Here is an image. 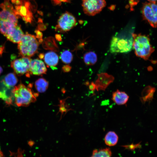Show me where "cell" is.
Listing matches in <instances>:
<instances>
[{
	"label": "cell",
	"mask_w": 157,
	"mask_h": 157,
	"mask_svg": "<svg viewBox=\"0 0 157 157\" xmlns=\"http://www.w3.org/2000/svg\"><path fill=\"white\" fill-rule=\"evenodd\" d=\"M30 71L31 74L40 75L46 74L47 69L44 63L42 60L36 59L31 60Z\"/></svg>",
	"instance_id": "cell-12"
},
{
	"label": "cell",
	"mask_w": 157,
	"mask_h": 157,
	"mask_svg": "<svg viewBox=\"0 0 157 157\" xmlns=\"http://www.w3.org/2000/svg\"><path fill=\"white\" fill-rule=\"evenodd\" d=\"M17 25L8 20L0 19V32L5 35L9 29Z\"/></svg>",
	"instance_id": "cell-20"
},
{
	"label": "cell",
	"mask_w": 157,
	"mask_h": 157,
	"mask_svg": "<svg viewBox=\"0 0 157 157\" xmlns=\"http://www.w3.org/2000/svg\"><path fill=\"white\" fill-rule=\"evenodd\" d=\"M150 2H156L157 0H147Z\"/></svg>",
	"instance_id": "cell-26"
},
{
	"label": "cell",
	"mask_w": 157,
	"mask_h": 157,
	"mask_svg": "<svg viewBox=\"0 0 157 157\" xmlns=\"http://www.w3.org/2000/svg\"><path fill=\"white\" fill-rule=\"evenodd\" d=\"M53 3L57 5L60 4L62 2H68L69 1V0H52Z\"/></svg>",
	"instance_id": "cell-23"
},
{
	"label": "cell",
	"mask_w": 157,
	"mask_h": 157,
	"mask_svg": "<svg viewBox=\"0 0 157 157\" xmlns=\"http://www.w3.org/2000/svg\"><path fill=\"white\" fill-rule=\"evenodd\" d=\"M18 80L16 75L14 73L8 74L2 79V82L6 87L12 88L17 83Z\"/></svg>",
	"instance_id": "cell-15"
},
{
	"label": "cell",
	"mask_w": 157,
	"mask_h": 157,
	"mask_svg": "<svg viewBox=\"0 0 157 157\" xmlns=\"http://www.w3.org/2000/svg\"><path fill=\"white\" fill-rule=\"evenodd\" d=\"M15 9L13 10L4 8L0 11V19L3 20H8L10 15L14 12Z\"/></svg>",
	"instance_id": "cell-22"
},
{
	"label": "cell",
	"mask_w": 157,
	"mask_h": 157,
	"mask_svg": "<svg viewBox=\"0 0 157 157\" xmlns=\"http://www.w3.org/2000/svg\"><path fill=\"white\" fill-rule=\"evenodd\" d=\"M83 60L86 65H93L97 61V55L94 52L90 51L87 52L84 55Z\"/></svg>",
	"instance_id": "cell-18"
},
{
	"label": "cell",
	"mask_w": 157,
	"mask_h": 157,
	"mask_svg": "<svg viewBox=\"0 0 157 157\" xmlns=\"http://www.w3.org/2000/svg\"><path fill=\"white\" fill-rule=\"evenodd\" d=\"M0 157H5V156L3 152L0 149Z\"/></svg>",
	"instance_id": "cell-25"
},
{
	"label": "cell",
	"mask_w": 157,
	"mask_h": 157,
	"mask_svg": "<svg viewBox=\"0 0 157 157\" xmlns=\"http://www.w3.org/2000/svg\"><path fill=\"white\" fill-rule=\"evenodd\" d=\"M90 157H112V152L109 148L99 150L95 149Z\"/></svg>",
	"instance_id": "cell-19"
},
{
	"label": "cell",
	"mask_w": 157,
	"mask_h": 157,
	"mask_svg": "<svg viewBox=\"0 0 157 157\" xmlns=\"http://www.w3.org/2000/svg\"><path fill=\"white\" fill-rule=\"evenodd\" d=\"M89 88L91 91H94L96 89V86L95 83L92 82L89 86Z\"/></svg>",
	"instance_id": "cell-24"
},
{
	"label": "cell",
	"mask_w": 157,
	"mask_h": 157,
	"mask_svg": "<svg viewBox=\"0 0 157 157\" xmlns=\"http://www.w3.org/2000/svg\"><path fill=\"white\" fill-rule=\"evenodd\" d=\"M141 10L143 19L152 27L156 28L157 27V17L151 7L149 2L143 3Z\"/></svg>",
	"instance_id": "cell-9"
},
{
	"label": "cell",
	"mask_w": 157,
	"mask_h": 157,
	"mask_svg": "<svg viewBox=\"0 0 157 157\" xmlns=\"http://www.w3.org/2000/svg\"><path fill=\"white\" fill-rule=\"evenodd\" d=\"M133 38V48L138 57L147 60L149 59L154 49L150 43L149 37L141 34L132 33Z\"/></svg>",
	"instance_id": "cell-1"
},
{
	"label": "cell",
	"mask_w": 157,
	"mask_h": 157,
	"mask_svg": "<svg viewBox=\"0 0 157 157\" xmlns=\"http://www.w3.org/2000/svg\"><path fill=\"white\" fill-rule=\"evenodd\" d=\"M60 58L63 62L66 64L70 63L73 59L72 53L68 50H65L61 53Z\"/></svg>",
	"instance_id": "cell-21"
},
{
	"label": "cell",
	"mask_w": 157,
	"mask_h": 157,
	"mask_svg": "<svg viewBox=\"0 0 157 157\" xmlns=\"http://www.w3.org/2000/svg\"><path fill=\"white\" fill-rule=\"evenodd\" d=\"M44 60L47 66L53 68L58 64V57L56 53L51 51L46 53L44 55Z\"/></svg>",
	"instance_id": "cell-14"
},
{
	"label": "cell",
	"mask_w": 157,
	"mask_h": 157,
	"mask_svg": "<svg viewBox=\"0 0 157 157\" xmlns=\"http://www.w3.org/2000/svg\"><path fill=\"white\" fill-rule=\"evenodd\" d=\"M106 5L105 0H82L84 12L89 16H93L99 13Z\"/></svg>",
	"instance_id": "cell-6"
},
{
	"label": "cell",
	"mask_w": 157,
	"mask_h": 157,
	"mask_svg": "<svg viewBox=\"0 0 157 157\" xmlns=\"http://www.w3.org/2000/svg\"><path fill=\"white\" fill-rule=\"evenodd\" d=\"M35 86L37 90L39 92H45L47 89L48 82L44 78H40L37 80L35 82Z\"/></svg>",
	"instance_id": "cell-17"
},
{
	"label": "cell",
	"mask_w": 157,
	"mask_h": 157,
	"mask_svg": "<svg viewBox=\"0 0 157 157\" xmlns=\"http://www.w3.org/2000/svg\"><path fill=\"white\" fill-rule=\"evenodd\" d=\"M118 140V137L115 133L113 131L108 132L104 138L105 144L110 146L115 145L117 143Z\"/></svg>",
	"instance_id": "cell-16"
},
{
	"label": "cell",
	"mask_w": 157,
	"mask_h": 157,
	"mask_svg": "<svg viewBox=\"0 0 157 157\" xmlns=\"http://www.w3.org/2000/svg\"><path fill=\"white\" fill-rule=\"evenodd\" d=\"M129 96L124 92L117 90L113 93L112 100L118 105L125 104L128 100Z\"/></svg>",
	"instance_id": "cell-13"
},
{
	"label": "cell",
	"mask_w": 157,
	"mask_h": 157,
	"mask_svg": "<svg viewBox=\"0 0 157 157\" xmlns=\"http://www.w3.org/2000/svg\"><path fill=\"white\" fill-rule=\"evenodd\" d=\"M76 24L75 17L70 13L66 12L59 17L56 30L60 32L68 31L74 27Z\"/></svg>",
	"instance_id": "cell-5"
},
{
	"label": "cell",
	"mask_w": 157,
	"mask_h": 157,
	"mask_svg": "<svg viewBox=\"0 0 157 157\" xmlns=\"http://www.w3.org/2000/svg\"><path fill=\"white\" fill-rule=\"evenodd\" d=\"M16 105L19 107L27 106L36 100L37 94L23 84L15 86L12 90Z\"/></svg>",
	"instance_id": "cell-2"
},
{
	"label": "cell",
	"mask_w": 157,
	"mask_h": 157,
	"mask_svg": "<svg viewBox=\"0 0 157 157\" xmlns=\"http://www.w3.org/2000/svg\"><path fill=\"white\" fill-rule=\"evenodd\" d=\"M31 60L30 57L23 56L12 60L11 66L18 75L21 76L25 74L26 76L28 77L31 74L30 67Z\"/></svg>",
	"instance_id": "cell-7"
},
{
	"label": "cell",
	"mask_w": 157,
	"mask_h": 157,
	"mask_svg": "<svg viewBox=\"0 0 157 157\" xmlns=\"http://www.w3.org/2000/svg\"><path fill=\"white\" fill-rule=\"evenodd\" d=\"M3 71V69L2 67L0 66V75L2 72Z\"/></svg>",
	"instance_id": "cell-27"
},
{
	"label": "cell",
	"mask_w": 157,
	"mask_h": 157,
	"mask_svg": "<svg viewBox=\"0 0 157 157\" xmlns=\"http://www.w3.org/2000/svg\"><path fill=\"white\" fill-rule=\"evenodd\" d=\"M133 42L132 34L128 37L115 35L111 40L110 51L112 53H127L133 49Z\"/></svg>",
	"instance_id": "cell-4"
},
{
	"label": "cell",
	"mask_w": 157,
	"mask_h": 157,
	"mask_svg": "<svg viewBox=\"0 0 157 157\" xmlns=\"http://www.w3.org/2000/svg\"><path fill=\"white\" fill-rule=\"evenodd\" d=\"M38 47L35 36L26 33L18 43L17 48L21 55L30 57L37 52Z\"/></svg>",
	"instance_id": "cell-3"
},
{
	"label": "cell",
	"mask_w": 157,
	"mask_h": 157,
	"mask_svg": "<svg viewBox=\"0 0 157 157\" xmlns=\"http://www.w3.org/2000/svg\"><path fill=\"white\" fill-rule=\"evenodd\" d=\"M22 1L21 5L15 6V13L26 23H31L33 21V16L31 11L30 3L24 0Z\"/></svg>",
	"instance_id": "cell-8"
},
{
	"label": "cell",
	"mask_w": 157,
	"mask_h": 157,
	"mask_svg": "<svg viewBox=\"0 0 157 157\" xmlns=\"http://www.w3.org/2000/svg\"><path fill=\"white\" fill-rule=\"evenodd\" d=\"M24 35L20 26L17 25L9 29L4 36L9 41L14 43H18Z\"/></svg>",
	"instance_id": "cell-11"
},
{
	"label": "cell",
	"mask_w": 157,
	"mask_h": 157,
	"mask_svg": "<svg viewBox=\"0 0 157 157\" xmlns=\"http://www.w3.org/2000/svg\"><path fill=\"white\" fill-rule=\"evenodd\" d=\"M97 75L98 78L95 83L97 91H105L114 80L113 76L106 73H101Z\"/></svg>",
	"instance_id": "cell-10"
}]
</instances>
